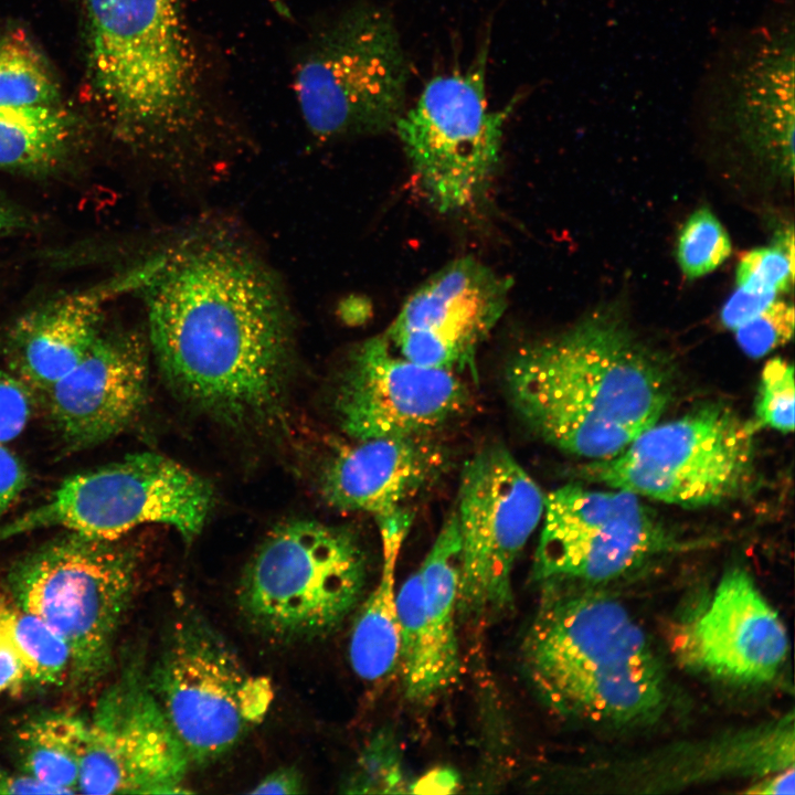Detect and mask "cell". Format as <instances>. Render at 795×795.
Listing matches in <instances>:
<instances>
[{
  "label": "cell",
  "instance_id": "obj_1",
  "mask_svg": "<svg viewBox=\"0 0 795 795\" xmlns=\"http://www.w3.org/2000/svg\"><path fill=\"white\" fill-rule=\"evenodd\" d=\"M149 344L171 390L235 428L276 418L295 358L292 305L273 268L237 239L193 233L151 258Z\"/></svg>",
  "mask_w": 795,
  "mask_h": 795
},
{
  "label": "cell",
  "instance_id": "obj_2",
  "mask_svg": "<svg viewBox=\"0 0 795 795\" xmlns=\"http://www.w3.org/2000/svg\"><path fill=\"white\" fill-rule=\"evenodd\" d=\"M505 380L532 432L592 462L616 456L656 424L672 392L670 365L608 310L520 348Z\"/></svg>",
  "mask_w": 795,
  "mask_h": 795
},
{
  "label": "cell",
  "instance_id": "obj_3",
  "mask_svg": "<svg viewBox=\"0 0 795 795\" xmlns=\"http://www.w3.org/2000/svg\"><path fill=\"white\" fill-rule=\"evenodd\" d=\"M94 96L126 142L173 170L204 153L208 106L182 0H82Z\"/></svg>",
  "mask_w": 795,
  "mask_h": 795
},
{
  "label": "cell",
  "instance_id": "obj_4",
  "mask_svg": "<svg viewBox=\"0 0 795 795\" xmlns=\"http://www.w3.org/2000/svg\"><path fill=\"white\" fill-rule=\"evenodd\" d=\"M543 583L521 647L539 696L563 716L597 724L654 718L666 695L662 669L626 608L581 583Z\"/></svg>",
  "mask_w": 795,
  "mask_h": 795
},
{
  "label": "cell",
  "instance_id": "obj_5",
  "mask_svg": "<svg viewBox=\"0 0 795 795\" xmlns=\"http://www.w3.org/2000/svg\"><path fill=\"white\" fill-rule=\"evenodd\" d=\"M119 540L64 530L8 572L14 605L64 639L71 676L80 682L92 683L109 670L136 591L138 555Z\"/></svg>",
  "mask_w": 795,
  "mask_h": 795
},
{
  "label": "cell",
  "instance_id": "obj_6",
  "mask_svg": "<svg viewBox=\"0 0 795 795\" xmlns=\"http://www.w3.org/2000/svg\"><path fill=\"white\" fill-rule=\"evenodd\" d=\"M365 580V553L353 532L318 521H289L275 528L247 563L239 610L266 638L310 642L343 623L358 606Z\"/></svg>",
  "mask_w": 795,
  "mask_h": 795
},
{
  "label": "cell",
  "instance_id": "obj_7",
  "mask_svg": "<svg viewBox=\"0 0 795 795\" xmlns=\"http://www.w3.org/2000/svg\"><path fill=\"white\" fill-rule=\"evenodd\" d=\"M407 74L389 12L361 6L316 38L297 64L294 89L309 131L330 141L395 125Z\"/></svg>",
  "mask_w": 795,
  "mask_h": 795
},
{
  "label": "cell",
  "instance_id": "obj_8",
  "mask_svg": "<svg viewBox=\"0 0 795 795\" xmlns=\"http://www.w3.org/2000/svg\"><path fill=\"white\" fill-rule=\"evenodd\" d=\"M147 674L191 765L229 753L272 699L268 682L252 676L227 639L192 608L170 622Z\"/></svg>",
  "mask_w": 795,
  "mask_h": 795
},
{
  "label": "cell",
  "instance_id": "obj_9",
  "mask_svg": "<svg viewBox=\"0 0 795 795\" xmlns=\"http://www.w3.org/2000/svg\"><path fill=\"white\" fill-rule=\"evenodd\" d=\"M754 423L711 403L656 423L616 456L592 462V479L687 508L716 506L744 495L756 475Z\"/></svg>",
  "mask_w": 795,
  "mask_h": 795
},
{
  "label": "cell",
  "instance_id": "obj_10",
  "mask_svg": "<svg viewBox=\"0 0 795 795\" xmlns=\"http://www.w3.org/2000/svg\"><path fill=\"white\" fill-rule=\"evenodd\" d=\"M211 485L178 462L145 452L75 474L43 504L1 524L0 540L62 528L120 539L144 524H165L191 542L213 506Z\"/></svg>",
  "mask_w": 795,
  "mask_h": 795
},
{
  "label": "cell",
  "instance_id": "obj_11",
  "mask_svg": "<svg viewBox=\"0 0 795 795\" xmlns=\"http://www.w3.org/2000/svg\"><path fill=\"white\" fill-rule=\"evenodd\" d=\"M484 55L465 73L432 78L395 123L415 183L441 213L466 211L484 198L499 162L505 121L516 104L488 108Z\"/></svg>",
  "mask_w": 795,
  "mask_h": 795
},
{
  "label": "cell",
  "instance_id": "obj_12",
  "mask_svg": "<svg viewBox=\"0 0 795 795\" xmlns=\"http://www.w3.org/2000/svg\"><path fill=\"white\" fill-rule=\"evenodd\" d=\"M544 497L501 446L480 449L465 463L455 512L460 538L458 616L478 621L511 607L512 570L542 520Z\"/></svg>",
  "mask_w": 795,
  "mask_h": 795
},
{
  "label": "cell",
  "instance_id": "obj_13",
  "mask_svg": "<svg viewBox=\"0 0 795 795\" xmlns=\"http://www.w3.org/2000/svg\"><path fill=\"white\" fill-rule=\"evenodd\" d=\"M534 559L540 581L600 583L672 548L670 531L642 497L565 485L544 497Z\"/></svg>",
  "mask_w": 795,
  "mask_h": 795
},
{
  "label": "cell",
  "instance_id": "obj_14",
  "mask_svg": "<svg viewBox=\"0 0 795 795\" xmlns=\"http://www.w3.org/2000/svg\"><path fill=\"white\" fill-rule=\"evenodd\" d=\"M188 753L153 695L140 659L99 696L87 720L82 794L187 793Z\"/></svg>",
  "mask_w": 795,
  "mask_h": 795
},
{
  "label": "cell",
  "instance_id": "obj_15",
  "mask_svg": "<svg viewBox=\"0 0 795 795\" xmlns=\"http://www.w3.org/2000/svg\"><path fill=\"white\" fill-rule=\"evenodd\" d=\"M467 398L455 371L413 362L382 335L351 352L335 406L342 431L365 441L426 436L457 415Z\"/></svg>",
  "mask_w": 795,
  "mask_h": 795
},
{
  "label": "cell",
  "instance_id": "obj_16",
  "mask_svg": "<svg viewBox=\"0 0 795 795\" xmlns=\"http://www.w3.org/2000/svg\"><path fill=\"white\" fill-rule=\"evenodd\" d=\"M511 286L508 276L475 257L457 258L406 299L384 335L398 353L418 364L470 368L502 317Z\"/></svg>",
  "mask_w": 795,
  "mask_h": 795
},
{
  "label": "cell",
  "instance_id": "obj_17",
  "mask_svg": "<svg viewBox=\"0 0 795 795\" xmlns=\"http://www.w3.org/2000/svg\"><path fill=\"white\" fill-rule=\"evenodd\" d=\"M678 640L691 666L740 685L774 680L788 655L781 618L741 568L725 572Z\"/></svg>",
  "mask_w": 795,
  "mask_h": 795
},
{
  "label": "cell",
  "instance_id": "obj_18",
  "mask_svg": "<svg viewBox=\"0 0 795 795\" xmlns=\"http://www.w3.org/2000/svg\"><path fill=\"white\" fill-rule=\"evenodd\" d=\"M148 353L135 331L100 332L76 367L43 393L66 449L95 447L136 420L147 400Z\"/></svg>",
  "mask_w": 795,
  "mask_h": 795
},
{
  "label": "cell",
  "instance_id": "obj_19",
  "mask_svg": "<svg viewBox=\"0 0 795 795\" xmlns=\"http://www.w3.org/2000/svg\"><path fill=\"white\" fill-rule=\"evenodd\" d=\"M150 261L52 300L22 316L10 329L4 356L13 374L33 392L45 393L84 358L100 335L106 305L139 289Z\"/></svg>",
  "mask_w": 795,
  "mask_h": 795
},
{
  "label": "cell",
  "instance_id": "obj_20",
  "mask_svg": "<svg viewBox=\"0 0 795 795\" xmlns=\"http://www.w3.org/2000/svg\"><path fill=\"white\" fill-rule=\"evenodd\" d=\"M356 442L328 463L321 491L330 506L370 513L377 522L405 510L403 504L443 467L442 452L426 436Z\"/></svg>",
  "mask_w": 795,
  "mask_h": 795
},
{
  "label": "cell",
  "instance_id": "obj_21",
  "mask_svg": "<svg viewBox=\"0 0 795 795\" xmlns=\"http://www.w3.org/2000/svg\"><path fill=\"white\" fill-rule=\"evenodd\" d=\"M734 114L745 142L789 171L794 166V44L774 35L754 52L736 78Z\"/></svg>",
  "mask_w": 795,
  "mask_h": 795
},
{
  "label": "cell",
  "instance_id": "obj_22",
  "mask_svg": "<svg viewBox=\"0 0 795 795\" xmlns=\"http://www.w3.org/2000/svg\"><path fill=\"white\" fill-rule=\"evenodd\" d=\"M401 548L398 541L382 542L380 580L363 600L350 634L351 667L359 678L368 682L384 680L399 666L395 568Z\"/></svg>",
  "mask_w": 795,
  "mask_h": 795
},
{
  "label": "cell",
  "instance_id": "obj_23",
  "mask_svg": "<svg viewBox=\"0 0 795 795\" xmlns=\"http://www.w3.org/2000/svg\"><path fill=\"white\" fill-rule=\"evenodd\" d=\"M87 720L71 712H50L28 720L18 731L23 772L60 794L78 793Z\"/></svg>",
  "mask_w": 795,
  "mask_h": 795
},
{
  "label": "cell",
  "instance_id": "obj_24",
  "mask_svg": "<svg viewBox=\"0 0 795 795\" xmlns=\"http://www.w3.org/2000/svg\"><path fill=\"white\" fill-rule=\"evenodd\" d=\"M74 124L50 106H0V170L39 172L66 156Z\"/></svg>",
  "mask_w": 795,
  "mask_h": 795
},
{
  "label": "cell",
  "instance_id": "obj_25",
  "mask_svg": "<svg viewBox=\"0 0 795 795\" xmlns=\"http://www.w3.org/2000/svg\"><path fill=\"white\" fill-rule=\"evenodd\" d=\"M0 636L21 661L28 682L59 685L71 676L67 644L36 615L15 605H0Z\"/></svg>",
  "mask_w": 795,
  "mask_h": 795
},
{
  "label": "cell",
  "instance_id": "obj_26",
  "mask_svg": "<svg viewBox=\"0 0 795 795\" xmlns=\"http://www.w3.org/2000/svg\"><path fill=\"white\" fill-rule=\"evenodd\" d=\"M57 98V84L26 35L0 33V106H50Z\"/></svg>",
  "mask_w": 795,
  "mask_h": 795
},
{
  "label": "cell",
  "instance_id": "obj_27",
  "mask_svg": "<svg viewBox=\"0 0 795 795\" xmlns=\"http://www.w3.org/2000/svg\"><path fill=\"white\" fill-rule=\"evenodd\" d=\"M731 253L730 237L708 209L695 211L681 227L677 256L682 273L697 278L714 271Z\"/></svg>",
  "mask_w": 795,
  "mask_h": 795
},
{
  "label": "cell",
  "instance_id": "obj_28",
  "mask_svg": "<svg viewBox=\"0 0 795 795\" xmlns=\"http://www.w3.org/2000/svg\"><path fill=\"white\" fill-rule=\"evenodd\" d=\"M793 232L783 235L771 247L746 253L736 268L739 288L752 293L787 292L794 280Z\"/></svg>",
  "mask_w": 795,
  "mask_h": 795
},
{
  "label": "cell",
  "instance_id": "obj_29",
  "mask_svg": "<svg viewBox=\"0 0 795 795\" xmlns=\"http://www.w3.org/2000/svg\"><path fill=\"white\" fill-rule=\"evenodd\" d=\"M794 368L782 358L771 359L761 374L755 405L756 427L766 426L781 433L794 431Z\"/></svg>",
  "mask_w": 795,
  "mask_h": 795
},
{
  "label": "cell",
  "instance_id": "obj_30",
  "mask_svg": "<svg viewBox=\"0 0 795 795\" xmlns=\"http://www.w3.org/2000/svg\"><path fill=\"white\" fill-rule=\"evenodd\" d=\"M733 332L744 353L751 358H762L792 339L794 333L793 304L775 299L759 316Z\"/></svg>",
  "mask_w": 795,
  "mask_h": 795
},
{
  "label": "cell",
  "instance_id": "obj_31",
  "mask_svg": "<svg viewBox=\"0 0 795 795\" xmlns=\"http://www.w3.org/2000/svg\"><path fill=\"white\" fill-rule=\"evenodd\" d=\"M400 782L396 751L389 739L379 736L359 759L358 766L343 785V792H380V786H394Z\"/></svg>",
  "mask_w": 795,
  "mask_h": 795
},
{
  "label": "cell",
  "instance_id": "obj_32",
  "mask_svg": "<svg viewBox=\"0 0 795 795\" xmlns=\"http://www.w3.org/2000/svg\"><path fill=\"white\" fill-rule=\"evenodd\" d=\"M34 406V392L13 373L0 370V442L22 434Z\"/></svg>",
  "mask_w": 795,
  "mask_h": 795
},
{
  "label": "cell",
  "instance_id": "obj_33",
  "mask_svg": "<svg viewBox=\"0 0 795 795\" xmlns=\"http://www.w3.org/2000/svg\"><path fill=\"white\" fill-rule=\"evenodd\" d=\"M777 295V293L759 294L738 288L721 310L723 326L734 331L765 310Z\"/></svg>",
  "mask_w": 795,
  "mask_h": 795
},
{
  "label": "cell",
  "instance_id": "obj_34",
  "mask_svg": "<svg viewBox=\"0 0 795 795\" xmlns=\"http://www.w3.org/2000/svg\"><path fill=\"white\" fill-rule=\"evenodd\" d=\"M28 484V473L22 462L4 443L0 442V527L7 511Z\"/></svg>",
  "mask_w": 795,
  "mask_h": 795
},
{
  "label": "cell",
  "instance_id": "obj_35",
  "mask_svg": "<svg viewBox=\"0 0 795 795\" xmlns=\"http://www.w3.org/2000/svg\"><path fill=\"white\" fill-rule=\"evenodd\" d=\"M305 792L304 777L299 770L284 766L274 770L259 781L250 794H300Z\"/></svg>",
  "mask_w": 795,
  "mask_h": 795
},
{
  "label": "cell",
  "instance_id": "obj_36",
  "mask_svg": "<svg viewBox=\"0 0 795 795\" xmlns=\"http://www.w3.org/2000/svg\"><path fill=\"white\" fill-rule=\"evenodd\" d=\"M0 794H60L25 772L15 773L0 767Z\"/></svg>",
  "mask_w": 795,
  "mask_h": 795
},
{
  "label": "cell",
  "instance_id": "obj_37",
  "mask_svg": "<svg viewBox=\"0 0 795 795\" xmlns=\"http://www.w3.org/2000/svg\"><path fill=\"white\" fill-rule=\"evenodd\" d=\"M24 682H28V678L21 661L0 636V695Z\"/></svg>",
  "mask_w": 795,
  "mask_h": 795
},
{
  "label": "cell",
  "instance_id": "obj_38",
  "mask_svg": "<svg viewBox=\"0 0 795 795\" xmlns=\"http://www.w3.org/2000/svg\"><path fill=\"white\" fill-rule=\"evenodd\" d=\"M794 768L791 765L788 770H784L783 772H780L777 775L773 777H768L759 784L754 785L752 788L746 791L751 794H794L795 792V783H794Z\"/></svg>",
  "mask_w": 795,
  "mask_h": 795
},
{
  "label": "cell",
  "instance_id": "obj_39",
  "mask_svg": "<svg viewBox=\"0 0 795 795\" xmlns=\"http://www.w3.org/2000/svg\"><path fill=\"white\" fill-rule=\"evenodd\" d=\"M26 219L14 208L0 203V237L26 226Z\"/></svg>",
  "mask_w": 795,
  "mask_h": 795
}]
</instances>
